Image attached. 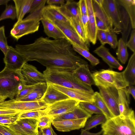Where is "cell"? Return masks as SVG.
I'll list each match as a JSON object with an SVG mask.
<instances>
[{
  "instance_id": "60",
  "label": "cell",
  "mask_w": 135,
  "mask_h": 135,
  "mask_svg": "<svg viewBox=\"0 0 135 135\" xmlns=\"http://www.w3.org/2000/svg\"><path fill=\"white\" fill-rule=\"evenodd\" d=\"M7 97L0 95V103L2 102L5 101Z\"/></svg>"
},
{
  "instance_id": "55",
  "label": "cell",
  "mask_w": 135,
  "mask_h": 135,
  "mask_svg": "<svg viewBox=\"0 0 135 135\" xmlns=\"http://www.w3.org/2000/svg\"><path fill=\"white\" fill-rule=\"evenodd\" d=\"M64 0H47L46 3L48 5H54V4H59L62 5L65 3Z\"/></svg>"
},
{
  "instance_id": "42",
  "label": "cell",
  "mask_w": 135,
  "mask_h": 135,
  "mask_svg": "<svg viewBox=\"0 0 135 135\" xmlns=\"http://www.w3.org/2000/svg\"><path fill=\"white\" fill-rule=\"evenodd\" d=\"M35 85H25L22 89L16 96L15 98L14 99L19 101L27 95L33 89Z\"/></svg>"
},
{
  "instance_id": "19",
  "label": "cell",
  "mask_w": 135,
  "mask_h": 135,
  "mask_svg": "<svg viewBox=\"0 0 135 135\" xmlns=\"http://www.w3.org/2000/svg\"><path fill=\"white\" fill-rule=\"evenodd\" d=\"M72 74L76 79L85 84L90 86L95 85L92 74L87 64L80 65L73 70Z\"/></svg>"
},
{
  "instance_id": "40",
  "label": "cell",
  "mask_w": 135,
  "mask_h": 135,
  "mask_svg": "<svg viewBox=\"0 0 135 135\" xmlns=\"http://www.w3.org/2000/svg\"><path fill=\"white\" fill-rule=\"evenodd\" d=\"M55 118L48 115L43 116L38 120V126L40 129L49 127L51 126Z\"/></svg>"
},
{
  "instance_id": "49",
  "label": "cell",
  "mask_w": 135,
  "mask_h": 135,
  "mask_svg": "<svg viewBox=\"0 0 135 135\" xmlns=\"http://www.w3.org/2000/svg\"><path fill=\"white\" fill-rule=\"evenodd\" d=\"M0 133L4 135H17L7 125L0 124Z\"/></svg>"
},
{
  "instance_id": "46",
  "label": "cell",
  "mask_w": 135,
  "mask_h": 135,
  "mask_svg": "<svg viewBox=\"0 0 135 135\" xmlns=\"http://www.w3.org/2000/svg\"><path fill=\"white\" fill-rule=\"evenodd\" d=\"M127 47H128L133 52H135V30L133 29L131 32L129 40L126 43Z\"/></svg>"
},
{
  "instance_id": "20",
  "label": "cell",
  "mask_w": 135,
  "mask_h": 135,
  "mask_svg": "<svg viewBox=\"0 0 135 135\" xmlns=\"http://www.w3.org/2000/svg\"><path fill=\"white\" fill-rule=\"evenodd\" d=\"M94 52L101 57L110 68L117 69L119 70L123 69V66L104 45H101L96 48Z\"/></svg>"
},
{
  "instance_id": "41",
  "label": "cell",
  "mask_w": 135,
  "mask_h": 135,
  "mask_svg": "<svg viewBox=\"0 0 135 135\" xmlns=\"http://www.w3.org/2000/svg\"><path fill=\"white\" fill-rule=\"evenodd\" d=\"M9 46L5 33L4 26L0 27V49L4 56L6 53Z\"/></svg>"
},
{
  "instance_id": "36",
  "label": "cell",
  "mask_w": 135,
  "mask_h": 135,
  "mask_svg": "<svg viewBox=\"0 0 135 135\" xmlns=\"http://www.w3.org/2000/svg\"><path fill=\"white\" fill-rule=\"evenodd\" d=\"M72 45L74 51L89 61L92 66H95L99 63V60L91 54L89 50L75 45Z\"/></svg>"
},
{
  "instance_id": "6",
  "label": "cell",
  "mask_w": 135,
  "mask_h": 135,
  "mask_svg": "<svg viewBox=\"0 0 135 135\" xmlns=\"http://www.w3.org/2000/svg\"><path fill=\"white\" fill-rule=\"evenodd\" d=\"M48 106L41 100L34 101H21L13 99L0 103V109L18 110L21 112L43 110L46 108Z\"/></svg>"
},
{
  "instance_id": "61",
  "label": "cell",
  "mask_w": 135,
  "mask_h": 135,
  "mask_svg": "<svg viewBox=\"0 0 135 135\" xmlns=\"http://www.w3.org/2000/svg\"><path fill=\"white\" fill-rule=\"evenodd\" d=\"M39 135H45L40 131L39 132Z\"/></svg>"
},
{
  "instance_id": "51",
  "label": "cell",
  "mask_w": 135,
  "mask_h": 135,
  "mask_svg": "<svg viewBox=\"0 0 135 135\" xmlns=\"http://www.w3.org/2000/svg\"><path fill=\"white\" fill-rule=\"evenodd\" d=\"M21 113V112L11 109L0 108V115H17Z\"/></svg>"
},
{
  "instance_id": "57",
  "label": "cell",
  "mask_w": 135,
  "mask_h": 135,
  "mask_svg": "<svg viewBox=\"0 0 135 135\" xmlns=\"http://www.w3.org/2000/svg\"><path fill=\"white\" fill-rule=\"evenodd\" d=\"M0 115V120H1L9 119L16 115Z\"/></svg>"
},
{
  "instance_id": "29",
  "label": "cell",
  "mask_w": 135,
  "mask_h": 135,
  "mask_svg": "<svg viewBox=\"0 0 135 135\" xmlns=\"http://www.w3.org/2000/svg\"><path fill=\"white\" fill-rule=\"evenodd\" d=\"M16 9V18L19 22L22 21L25 15L28 13L33 0H13Z\"/></svg>"
},
{
  "instance_id": "11",
  "label": "cell",
  "mask_w": 135,
  "mask_h": 135,
  "mask_svg": "<svg viewBox=\"0 0 135 135\" xmlns=\"http://www.w3.org/2000/svg\"><path fill=\"white\" fill-rule=\"evenodd\" d=\"M102 6L114 27L113 31L116 33L121 32L120 14L117 0H104Z\"/></svg>"
},
{
  "instance_id": "56",
  "label": "cell",
  "mask_w": 135,
  "mask_h": 135,
  "mask_svg": "<svg viewBox=\"0 0 135 135\" xmlns=\"http://www.w3.org/2000/svg\"><path fill=\"white\" fill-rule=\"evenodd\" d=\"M127 92L129 94H131L134 99H135V88L134 85H129L127 87Z\"/></svg>"
},
{
  "instance_id": "3",
  "label": "cell",
  "mask_w": 135,
  "mask_h": 135,
  "mask_svg": "<svg viewBox=\"0 0 135 135\" xmlns=\"http://www.w3.org/2000/svg\"><path fill=\"white\" fill-rule=\"evenodd\" d=\"M107 135H135V117L133 110L125 115H119L107 120L102 124Z\"/></svg>"
},
{
  "instance_id": "52",
  "label": "cell",
  "mask_w": 135,
  "mask_h": 135,
  "mask_svg": "<svg viewBox=\"0 0 135 135\" xmlns=\"http://www.w3.org/2000/svg\"><path fill=\"white\" fill-rule=\"evenodd\" d=\"M17 115L14 116L10 118L4 119L0 120V124L8 125L12 123L17 119Z\"/></svg>"
},
{
  "instance_id": "35",
  "label": "cell",
  "mask_w": 135,
  "mask_h": 135,
  "mask_svg": "<svg viewBox=\"0 0 135 135\" xmlns=\"http://www.w3.org/2000/svg\"><path fill=\"white\" fill-rule=\"evenodd\" d=\"M117 49L116 53L117 58L123 64H125L127 61L128 56L127 46L122 38L118 41Z\"/></svg>"
},
{
  "instance_id": "5",
  "label": "cell",
  "mask_w": 135,
  "mask_h": 135,
  "mask_svg": "<svg viewBox=\"0 0 135 135\" xmlns=\"http://www.w3.org/2000/svg\"><path fill=\"white\" fill-rule=\"evenodd\" d=\"M92 74L95 85L98 87L113 86L119 89L129 86L122 72H118L109 69L102 70Z\"/></svg>"
},
{
  "instance_id": "37",
  "label": "cell",
  "mask_w": 135,
  "mask_h": 135,
  "mask_svg": "<svg viewBox=\"0 0 135 135\" xmlns=\"http://www.w3.org/2000/svg\"><path fill=\"white\" fill-rule=\"evenodd\" d=\"M47 115L46 109L21 113L17 115L18 119L32 118L38 119L41 117Z\"/></svg>"
},
{
  "instance_id": "4",
  "label": "cell",
  "mask_w": 135,
  "mask_h": 135,
  "mask_svg": "<svg viewBox=\"0 0 135 135\" xmlns=\"http://www.w3.org/2000/svg\"><path fill=\"white\" fill-rule=\"evenodd\" d=\"M25 85L21 70H14L5 67L0 71V95L13 99Z\"/></svg>"
},
{
  "instance_id": "8",
  "label": "cell",
  "mask_w": 135,
  "mask_h": 135,
  "mask_svg": "<svg viewBox=\"0 0 135 135\" xmlns=\"http://www.w3.org/2000/svg\"><path fill=\"white\" fill-rule=\"evenodd\" d=\"M40 20L36 19H23L17 22L14 25L10 32L11 36L18 41L22 37L37 31Z\"/></svg>"
},
{
  "instance_id": "47",
  "label": "cell",
  "mask_w": 135,
  "mask_h": 135,
  "mask_svg": "<svg viewBox=\"0 0 135 135\" xmlns=\"http://www.w3.org/2000/svg\"><path fill=\"white\" fill-rule=\"evenodd\" d=\"M78 3L80 15H87L86 0H80L78 2Z\"/></svg>"
},
{
  "instance_id": "64",
  "label": "cell",
  "mask_w": 135,
  "mask_h": 135,
  "mask_svg": "<svg viewBox=\"0 0 135 135\" xmlns=\"http://www.w3.org/2000/svg\"><path fill=\"white\" fill-rule=\"evenodd\" d=\"M0 135H4L0 133Z\"/></svg>"
},
{
  "instance_id": "10",
  "label": "cell",
  "mask_w": 135,
  "mask_h": 135,
  "mask_svg": "<svg viewBox=\"0 0 135 135\" xmlns=\"http://www.w3.org/2000/svg\"><path fill=\"white\" fill-rule=\"evenodd\" d=\"M79 102L70 98L61 100L49 105L46 108L47 115L55 118L73 110Z\"/></svg>"
},
{
  "instance_id": "62",
  "label": "cell",
  "mask_w": 135,
  "mask_h": 135,
  "mask_svg": "<svg viewBox=\"0 0 135 135\" xmlns=\"http://www.w3.org/2000/svg\"><path fill=\"white\" fill-rule=\"evenodd\" d=\"M53 132L54 135H57L56 134V133L55 132V131H54L53 129Z\"/></svg>"
},
{
  "instance_id": "63",
  "label": "cell",
  "mask_w": 135,
  "mask_h": 135,
  "mask_svg": "<svg viewBox=\"0 0 135 135\" xmlns=\"http://www.w3.org/2000/svg\"><path fill=\"white\" fill-rule=\"evenodd\" d=\"M106 135V134H105V133H103V135Z\"/></svg>"
},
{
  "instance_id": "1",
  "label": "cell",
  "mask_w": 135,
  "mask_h": 135,
  "mask_svg": "<svg viewBox=\"0 0 135 135\" xmlns=\"http://www.w3.org/2000/svg\"><path fill=\"white\" fill-rule=\"evenodd\" d=\"M15 48L26 62L35 61L46 68L73 70L80 65L87 64L65 39L52 40L41 36L30 44H17Z\"/></svg>"
},
{
  "instance_id": "9",
  "label": "cell",
  "mask_w": 135,
  "mask_h": 135,
  "mask_svg": "<svg viewBox=\"0 0 135 135\" xmlns=\"http://www.w3.org/2000/svg\"><path fill=\"white\" fill-rule=\"evenodd\" d=\"M98 87L100 96L112 115L114 117L119 115L118 89L113 86Z\"/></svg>"
},
{
  "instance_id": "14",
  "label": "cell",
  "mask_w": 135,
  "mask_h": 135,
  "mask_svg": "<svg viewBox=\"0 0 135 135\" xmlns=\"http://www.w3.org/2000/svg\"><path fill=\"white\" fill-rule=\"evenodd\" d=\"M49 83L54 88L64 94L70 98L79 102H94V93L67 88L54 84Z\"/></svg>"
},
{
  "instance_id": "22",
  "label": "cell",
  "mask_w": 135,
  "mask_h": 135,
  "mask_svg": "<svg viewBox=\"0 0 135 135\" xmlns=\"http://www.w3.org/2000/svg\"><path fill=\"white\" fill-rule=\"evenodd\" d=\"M42 19L47 20L51 22L55 21L69 23L57 10L56 5H48L45 6L41 11Z\"/></svg>"
},
{
  "instance_id": "39",
  "label": "cell",
  "mask_w": 135,
  "mask_h": 135,
  "mask_svg": "<svg viewBox=\"0 0 135 135\" xmlns=\"http://www.w3.org/2000/svg\"><path fill=\"white\" fill-rule=\"evenodd\" d=\"M16 12L15 6L12 5H7L4 10L0 16V21L10 18L14 20L16 18Z\"/></svg>"
},
{
  "instance_id": "24",
  "label": "cell",
  "mask_w": 135,
  "mask_h": 135,
  "mask_svg": "<svg viewBox=\"0 0 135 135\" xmlns=\"http://www.w3.org/2000/svg\"><path fill=\"white\" fill-rule=\"evenodd\" d=\"M118 107L120 115H127L133 110L129 107V94L127 91V87L118 89Z\"/></svg>"
},
{
  "instance_id": "58",
  "label": "cell",
  "mask_w": 135,
  "mask_h": 135,
  "mask_svg": "<svg viewBox=\"0 0 135 135\" xmlns=\"http://www.w3.org/2000/svg\"><path fill=\"white\" fill-rule=\"evenodd\" d=\"M10 0H0V6L2 5H4L6 6L7 4Z\"/></svg>"
},
{
  "instance_id": "44",
  "label": "cell",
  "mask_w": 135,
  "mask_h": 135,
  "mask_svg": "<svg viewBox=\"0 0 135 135\" xmlns=\"http://www.w3.org/2000/svg\"><path fill=\"white\" fill-rule=\"evenodd\" d=\"M47 0H33L30 10V13L42 9L45 6Z\"/></svg>"
},
{
  "instance_id": "16",
  "label": "cell",
  "mask_w": 135,
  "mask_h": 135,
  "mask_svg": "<svg viewBox=\"0 0 135 135\" xmlns=\"http://www.w3.org/2000/svg\"><path fill=\"white\" fill-rule=\"evenodd\" d=\"M89 118H84L78 119L53 120L52 124L58 131L69 132L84 128Z\"/></svg>"
},
{
  "instance_id": "18",
  "label": "cell",
  "mask_w": 135,
  "mask_h": 135,
  "mask_svg": "<svg viewBox=\"0 0 135 135\" xmlns=\"http://www.w3.org/2000/svg\"><path fill=\"white\" fill-rule=\"evenodd\" d=\"M58 11L68 21L71 18H79V13L78 2L68 0L62 5H56Z\"/></svg>"
},
{
  "instance_id": "45",
  "label": "cell",
  "mask_w": 135,
  "mask_h": 135,
  "mask_svg": "<svg viewBox=\"0 0 135 135\" xmlns=\"http://www.w3.org/2000/svg\"><path fill=\"white\" fill-rule=\"evenodd\" d=\"M79 20L85 35L86 38L88 39V18L87 15H80Z\"/></svg>"
},
{
  "instance_id": "7",
  "label": "cell",
  "mask_w": 135,
  "mask_h": 135,
  "mask_svg": "<svg viewBox=\"0 0 135 135\" xmlns=\"http://www.w3.org/2000/svg\"><path fill=\"white\" fill-rule=\"evenodd\" d=\"M7 125L17 135H39L37 119H17L12 123Z\"/></svg>"
},
{
  "instance_id": "48",
  "label": "cell",
  "mask_w": 135,
  "mask_h": 135,
  "mask_svg": "<svg viewBox=\"0 0 135 135\" xmlns=\"http://www.w3.org/2000/svg\"><path fill=\"white\" fill-rule=\"evenodd\" d=\"M97 38L100 41L101 45H104L107 44L106 32L101 30H98L97 33Z\"/></svg>"
},
{
  "instance_id": "32",
  "label": "cell",
  "mask_w": 135,
  "mask_h": 135,
  "mask_svg": "<svg viewBox=\"0 0 135 135\" xmlns=\"http://www.w3.org/2000/svg\"><path fill=\"white\" fill-rule=\"evenodd\" d=\"M93 102L105 115L107 120L114 117L109 110L99 93L98 92H94Z\"/></svg>"
},
{
  "instance_id": "59",
  "label": "cell",
  "mask_w": 135,
  "mask_h": 135,
  "mask_svg": "<svg viewBox=\"0 0 135 135\" xmlns=\"http://www.w3.org/2000/svg\"><path fill=\"white\" fill-rule=\"evenodd\" d=\"M104 0H94L99 5L102 6Z\"/></svg>"
},
{
  "instance_id": "54",
  "label": "cell",
  "mask_w": 135,
  "mask_h": 135,
  "mask_svg": "<svg viewBox=\"0 0 135 135\" xmlns=\"http://www.w3.org/2000/svg\"><path fill=\"white\" fill-rule=\"evenodd\" d=\"M40 132L45 135H54L53 129L51 126L49 127L46 128L40 129Z\"/></svg>"
},
{
  "instance_id": "23",
  "label": "cell",
  "mask_w": 135,
  "mask_h": 135,
  "mask_svg": "<svg viewBox=\"0 0 135 135\" xmlns=\"http://www.w3.org/2000/svg\"><path fill=\"white\" fill-rule=\"evenodd\" d=\"M118 4L120 19V33L122 35V38L126 44L132 28L131 23L129 16L126 12L122 6Z\"/></svg>"
},
{
  "instance_id": "25",
  "label": "cell",
  "mask_w": 135,
  "mask_h": 135,
  "mask_svg": "<svg viewBox=\"0 0 135 135\" xmlns=\"http://www.w3.org/2000/svg\"><path fill=\"white\" fill-rule=\"evenodd\" d=\"M47 87L46 82L36 84L33 89L28 94L19 101H34L41 100L46 91Z\"/></svg>"
},
{
  "instance_id": "30",
  "label": "cell",
  "mask_w": 135,
  "mask_h": 135,
  "mask_svg": "<svg viewBox=\"0 0 135 135\" xmlns=\"http://www.w3.org/2000/svg\"><path fill=\"white\" fill-rule=\"evenodd\" d=\"M92 4L95 17L103 21L105 24L110 31H113V26L112 22L103 6L98 4L94 0H92Z\"/></svg>"
},
{
  "instance_id": "15",
  "label": "cell",
  "mask_w": 135,
  "mask_h": 135,
  "mask_svg": "<svg viewBox=\"0 0 135 135\" xmlns=\"http://www.w3.org/2000/svg\"><path fill=\"white\" fill-rule=\"evenodd\" d=\"M21 71L26 85H35L46 82L44 74L39 71L35 66L27 62L24 64Z\"/></svg>"
},
{
  "instance_id": "12",
  "label": "cell",
  "mask_w": 135,
  "mask_h": 135,
  "mask_svg": "<svg viewBox=\"0 0 135 135\" xmlns=\"http://www.w3.org/2000/svg\"><path fill=\"white\" fill-rule=\"evenodd\" d=\"M58 28L65 36L67 40L72 45H74L89 50V44L84 42L70 26L69 23L58 21L52 22Z\"/></svg>"
},
{
  "instance_id": "31",
  "label": "cell",
  "mask_w": 135,
  "mask_h": 135,
  "mask_svg": "<svg viewBox=\"0 0 135 135\" xmlns=\"http://www.w3.org/2000/svg\"><path fill=\"white\" fill-rule=\"evenodd\" d=\"M118 3L125 10L130 18L132 28H135V1L117 0Z\"/></svg>"
},
{
  "instance_id": "28",
  "label": "cell",
  "mask_w": 135,
  "mask_h": 135,
  "mask_svg": "<svg viewBox=\"0 0 135 135\" xmlns=\"http://www.w3.org/2000/svg\"><path fill=\"white\" fill-rule=\"evenodd\" d=\"M124 77L129 86L135 84V52L130 57L127 67L122 72Z\"/></svg>"
},
{
  "instance_id": "43",
  "label": "cell",
  "mask_w": 135,
  "mask_h": 135,
  "mask_svg": "<svg viewBox=\"0 0 135 135\" xmlns=\"http://www.w3.org/2000/svg\"><path fill=\"white\" fill-rule=\"evenodd\" d=\"M107 44H109L113 49L117 47L118 41L116 33L113 31L106 32Z\"/></svg>"
},
{
  "instance_id": "34",
  "label": "cell",
  "mask_w": 135,
  "mask_h": 135,
  "mask_svg": "<svg viewBox=\"0 0 135 135\" xmlns=\"http://www.w3.org/2000/svg\"><path fill=\"white\" fill-rule=\"evenodd\" d=\"M68 21L71 26L80 38L84 42L89 44V41L85 35L79 18H71Z\"/></svg>"
},
{
  "instance_id": "21",
  "label": "cell",
  "mask_w": 135,
  "mask_h": 135,
  "mask_svg": "<svg viewBox=\"0 0 135 135\" xmlns=\"http://www.w3.org/2000/svg\"><path fill=\"white\" fill-rule=\"evenodd\" d=\"M46 91L41 100L48 106L57 102L70 98L68 96L55 89L48 83Z\"/></svg>"
},
{
  "instance_id": "13",
  "label": "cell",
  "mask_w": 135,
  "mask_h": 135,
  "mask_svg": "<svg viewBox=\"0 0 135 135\" xmlns=\"http://www.w3.org/2000/svg\"><path fill=\"white\" fill-rule=\"evenodd\" d=\"M5 67L14 70H20L26 62L25 58L16 49L9 46L3 58Z\"/></svg>"
},
{
  "instance_id": "17",
  "label": "cell",
  "mask_w": 135,
  "mask_h": 135,
  "mask_svg": "<svg viewBox=\"0 0 135 135\" xmlns=\"http://www.w3.org/2000/svg\"><path fill=\"white\" fill-rule=\"evenodd\" d=\"M88 18V37L89 40L95 45L97 42V28L96 17L93 8L92 0H86Z\"/></svg>"
},
{
  "instance_id": "50",
  "label": "cell",
  "mask_w": 135,
  "mask_h": 135,
  "mask_svg": "<svg viewBox=\"0 0 135 135\" xmlns=\"http://www.w3.org/2000/svg\"><path fill=\"white\" fill-rule=\"evenodd\" d=\"M96 24L97 30H101L106 32L109 30L105 24L98 18L96 17Z\"/></svg>"
},
{
  "instance_id": "33",
  "label": "cell",
  "mask_w": 135,
  "mask_h": 135,
  "mask_svg": "<svg viewBox=\"0 0 135 135\" xmlns=\"http://www.w3.org/2000/svg\"><path fill=\"white\" fill-rule=\"evenodd\" d=\"M107 120L103 114H96L88 119L84 129L89 131L98 125L104 124Z\"/></svg>"
},
{
  "instance_id": "27",
  "label": "cell",
  "mask_w": 135,
  "mask_h": 135,
  "mask_svg": "<svg viewBox=\"0 0 135 135\" xmlns=\"http://www.w3.org/2000/svg\"><path fill=\"white\" fill-rule=\"evenodd\" d=\"M92 115L81 108L78 104L73 110L57 117L54 120L75 119L84 118H89Z\"/></svg>"
},
{
  "instance_id": "38",
  "label": "cell",
  "mask_w": 135,
  "mask_h": 135,
  "mask_svg": "<svg viewBox=\"0 0 135 135\" xmlns=\"http://www.w3.org/2000/svg\"><path fill=\"white\" fill-rule=\"evenodd\" d=\"M79 104L81 108L92 115L93 114H103L94 102H79Z\"/></svg>"
},
{
  "instance_id": "2",
  "label": "cell",
  "mask_w": 135,
  "mask_h": 135,
  "mask_svg": "<svg viewBox=\"0 0 135 135\" xmlns=\"http://www.w3.org/2000/svg\"><path fill=\"white\" fill-rule=\"evenodd\" d=\"M73 71L46 68L43 72V74L46 83L94 93L91 86L80 82L74 77L72 74Z\"/></svg>"
},
{
  "instance_id": "26",
  "label": "cell",
  "mask_w": 135,
  "mask_h": 135,
  "mask_svg": "<svg viewBox=\"0 0 135 135\" xmlns=\"http://www.w3.org/2000/svg\"><path fill=\"white\" fill-rule=\"evenodd\" d=\"M43 27L44 31L49 37L54 40L67 38L62 32L51 22L45 19L41 21Z\"/></svg>"
},
{
  "instance_id": "53",
  "label": "cell",
  "mask_w": 135,
  "mask_h": 135,
  "mask_svg": "<svg viewBox=\"0 0 135 135\" xmlns=\"http://www.w3.org/2000/svg\"><path fill=\"white\" fill-rule=\"evenodd\" d=\"M103 133V131L102 129L97 133H93L82 128L81 131L80 135H101Z\"/></svg>"
}]
</instances>
